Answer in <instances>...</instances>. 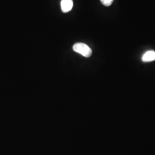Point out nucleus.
Returning a JSON list of instances; mask_svg holds the SVG:
<instances>
[{
  "instance_id": "1",
  "label": "nucleus",
  "mask_w": 155,
  "mask_h": 155,
  "mask_svg": "<svg viewBox=\"0 0 155 155\" xmlns=\"http://www.w3.org/2000/svg\"><path fill=\"white\" fill-rule=\"evenodd\" d=\"M73 50L80 54L81 55L86 57L89 58L92 55V50L87 45L82 43H77L73 45Z\"/></svg>"
},
{
  "instance_id": "2",
  "label": "nucleus",
  "mask_w": 155,
  "mask_h": 155,
  "mask_svg": "<svg viewBox=\"0 0 155 155\" xmlns=\"http://www.w3.org/2000/svg\"><path fill=\"white\" fill-rule=\"evenodd\" d=\"M73 6L72 0H61V11L63 13H67L72 9Z\"/></svg>"
},
{
  "instance_id": "3",
  "label": "nucleus",
  "mask_w": 155,
  "mask_h": 155,
  "mask_svg": "<svg viewBox=\"0 0 155 155\" xmlns=\"http://www.w3.org/2000/svg\"><path fill=\"white\" fill-rule=\"evenodd\" d=\"M142 61L144 62H150L155 61V51L150 50L146 52L142 57Z\"/></svg>"
},
{
  "instance_id": "4",
  "label": "nucleus",
  "mask_w": 155,
  "mask_h": 155,
  "mask_svg": "<svg viewBox=\"0 0 155 155\" xmlns=\"http://www.w3.org/2000/svg\"><path fill=\"white\" fill-rule=\"evenodd\" d=\"M114 0H101V2H102V4L106 6H110Z\"/></svg>"
}]
</instances>
